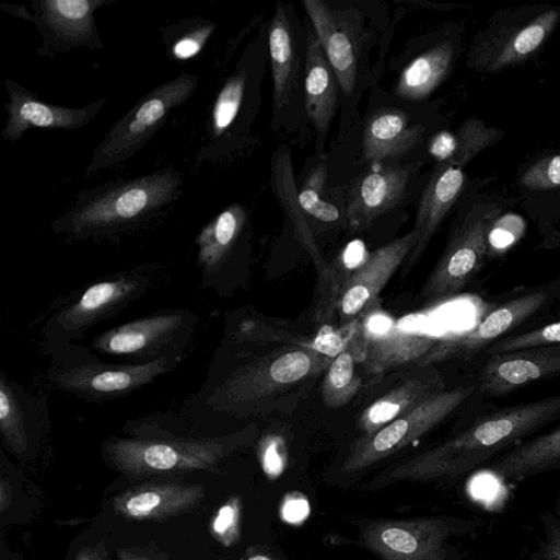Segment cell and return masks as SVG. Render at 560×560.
I'll use <instances>...</instances> for the list:
<instances>
[{"instance_id":"6da1fadb","label":"cell","mask_w":560,"mask_h":560,"mask_svg":"<svg viewBox=\"0 0 560 560\" xmlns=\"http://www.w3.org/2000/svg\"><path fill=\"white\" fill-rule=\"evenodd\" d=\"M559 421L560 394L491 411L446 441L386 468L368 490L401 481L456 479Z\"/></svg>"},{"instance_id":"7a4b0ae2","label":"cell","mask_w":560,"mask_h":560,"mask_svg":"<svg viewBox=\"0 0 560 560\" xmlns=\"http://www.w3.org/2000/svg\"><path fill=\"white\" fill-rule=\"evenodd\" d=\"M334 357L317 346H285L205 385L190 408L233 418L291 412Z\"/></svg>"},{"instance_id":"3957f363","label":"cell","mask_w":560,"mask_h":560,"mask_svg":"<svg viewBox=\"0 0 560 560\" xmlns=\"http://www.w3.org/2000/svg\"><path fill=\"white\" fill-rule=\"evenodd\" d=\"M131 438L114 436L103 444L104 457L130 478L153 475L207 471L221 474V464L252 446L259 429L256 423L224 435L192 438L168 433L156 422L131 424Z\"/></svg>"},{"instance_id":"277c9868","label":"cell","mask_w":560,"mask_h":560,"mask_svg":"<svg viewBox=\"0 0 560 560\" xmlns=\"http://www.w3.org/2000/svg\"><path fill=\"white\" fill-rule=\"evenodd\" d=\"M182 183L180 174L167 168L83 191L52 230L72 240L114 234L173 201Z\"/></svg>"},{"instance_id":"5b68a950","label":"cell","mask_w":560,"mask_h":560,"mask_svg":"<svg viewBox=\"0 0 560 560\" xmlns=\"http://www.w3.org/2000/svg\"><path fill=\"white\" fill-rule=\"evenodd\" d=\"M48 381L57 389L85 401L126 397L176 369L183 357H164L147 363H110L90 348L69 343L48 352Z\"/></svg>"},{"instance_id":"8992f818","label":"cell","mask_w":560,"mask_h":560,"mask_svg":"<svg viewBox=\"0 0 560 560\" xmlns=\"http://www.w3.org/2000/svg\"><path fill=\"white\" fill-rule=\"evenodd\" d=\"M559 23L560 5L536 3L497 10L474 36L467 67L497 73L524 65L542 49Z\"/></svg>"},{"instance_id":"52a82bcc","label":"cell","mask_w":560,"mask_h":560,"mask_svg":"<svg viewBox=\"0 0 560 560\" xmlns=\"http://www.w3.org/2000/svg\"><path fill=\"white\" fill-rule=\"evenodd\" d=\"M158 276V268L138 267L108 276L72 294L46 319L42 329L44 349L49 352L83 339L94 325L143 296Z\"/></svg>"},{"instance_id":"ba28073f","label":"cell","mask_w":560,"mask_h":560,"mask_svg":"<svg viewBox=\"0 0 560 560\" xmlns=\"http://www.w3.org/2000/svg\"><path fill=\"white\" fill-rule=\"evenodd\" d=\"M505 201L481 196L465 206L450 230L444 250L423 283L427 302H440L457 295L490 258L487 232L504 210Z\"/></svg>"},{"instance_id":"9c48e42d","label":"cell","mask_w":560,"mask_h":560,"mask_svg":"<svg viewBox=\"0 0 560 560\" xmlns=\"http://www.w3.org/2000/svg\"><path fill=\"white\" fill-rule=\"evenodd\" d=\"M559 300L560 278L525 289L491 308L470 329L440 337L416 366L435 365L453 359H472L494 342L542 316Z\"/></svg>"},{"instance_id":"30bf717a","label":"cell","mask_w":560,"mask_h":560,"mask_svg":"<svg viewBox=\"0 0 560 560\" xmlns=\"http://www.w3.org/2000/svg\"><path fill=\"white\" fill-rule=\"evenodd\" d=\"M198 323L189 310H162L107 329L89 348L127 363H147L164 357H183Z\"/></svg>"},{"instance_id":"8fae6325","label":"cell","mask_w":560,"mask_h":560,"mask_svg":"<svg viewBox=\"0 0 560 560\" xmlns=\"http://www.w3.org/2000/svg\"><path fill=\"white\" fill-rule=\"evenodd\" d=\"M198 78L180 73L145 94L94 149L85 173L114 166L135 155L163 126L168 113L194 93Z\"/></svg>"},{"instance_id":"7c38bea8","label":"cell","mask_w":560,"mask_h":560,"mask_svg":"<svg viewBox=\"0 0 560 560\" xmlns=\"http://www.w3.org/2000/svg\"><path fill=\"white\" fill-rule=\"evenodd\" d=\"M477 394L476 384L444 389L350 445L341 471L364 470L423 436Z\"/></svg>"},{"instance_id":"4fadbf2b","label":"cell","mask_w":560,"mask_h":560,"mask_svg":"<svg viewBox=\"0 0 560 560\" xmlns=\"http://www.w3.org/2000/svg\"><path fill=\"white\" fill-rule=\"evenodd\" d=\"M471 525L452 516L373 518L357 523L360 544L380 560H447L448 539Z\"/></svg>"},{"instance_id":"5bb4252c","label":"cell","mask_w":560,"mask_h":560,"mask_svg":"<svg viewBox=\"0 0 560 560\" xmlns=\"http://www.w3.org/2000/svg\"><path fill=\"white\" fill-rule=\"evenodd\" d=\"M348 338L371 378L417 363L440 339L400 325L375 306L353 322Z\"/></svg>"},{"instance_id":"9a60e30c","label":"cell","mask_w":560,"mask_h":560,"mask_svg":"<svg viewBox=\"0 0 560 560\" xmlns=\"http://www.w3.org/2000/svg\"><path fill=\"white\" fill-rule=\"evenodd\" d=\"M415 245L412 231L370 253L340 287L334 313L350 325L374 307L380 293Z\"/></svg>"},{"instance_id":"2e32d148","label":"cell","mask_w":560,"mask_h":560,"mask_svg":"<svg viewBox=\"0 0 560 560\" xmlns=\"http://www.w3.org/2000/svg\"><path fill=\"white\" fill-rule=\"evenodd\" d=\"M560 376V343L487 355L476 384L483 398L510 395Z\"/></svg>"},{"instance_id":"e0dca14e","label":"cell","mask_w":560,"mask_h":560,"mask_svg":"<svg viewBox=\"0 0 560 560\" xmlns=\"http://www.w3.org/2000/svg\"><path fill=\"white\" fill-rule=\"evenodd\" d=\"M9 103L5 104L8 118L1 131L2 138L15 142L32 127L75 130L89 124L102 108L105 100L70 108L47 104L12 80H5Z\"/></svg>"},{"instance_id":"ac0fdd59","label":"cell","mask_w":560,"mask_h":560,"mask_svg":"<svg viewBox=\"0 0 560 560\" xmlns=\"http://www.w3.org/2000/svg\"><path fill=\"white\" fill-rule=\"evenodd\" d=\"M302 3L340 89L350 94L357 80L360 49L359 32L352 19L323 1L304 0Z\"/></svg>"},{"instance_id":"d6986e66","label":"cell","mask_w":560,"mask_h":560,"mask_svg":"<svg viewBox=\"0 0 560 560\" xmlns=\"http://www.w3.org/2000/svg\"><path fill=\"white\" fill-rule=\"evenodd\" d=\"M464 168L438 164L420 198L415 226V245L402 264V275L409 272L427 249L440 224L459 199L466 187Z\"/></svg>"},{"instance_id":"ffe728a7","label":"cell","mask_w":560,"mask_h":560,"mask_svg":"<svg viewBox=\"0 0 560 560\" xmlns=\"http://www.w3.org/2000/svg\"><path fill=\"white\" fill-rule=\"evenodd\" d=\"M411 165L385 166L362 176L353 185L346 206L351 232L363 231L380 215L394 209L407 191Z\"/></svg>"},{"instance_id":"44dd1931","label":"cell","mask_w":560,"mask_h":560,"mask_svg":"<svg viewBox=\"0 0 560 560\" xmlns=\"http://www.w3.org/2000/svg\"><path fill=\"white\" fill-rule=\"evenodd\" d=\"M203 498L201 485L145 483L117 495L113 508L116 514L130 520H164L191 511Z\"/></svg>"},{"instance_id":"7402d4cb","label":"cell","mask_w":560,"mask_h":560,"mask_svg":"<svg viewBox=\"0 0 560 560\" xmlns=\"http://www.w3.org/2000/svg\"><path fill=\"white\" fill-rule=\"evenodd\" d=\"M444 389V377L434 365L417 366L413 373L362 411L358 421L361 435L373 434L395 418Z\"/></svg>"},{"instance_id":"603a6c76","label":"cell","mask_w":560,"mask_h":560,"mask_svg":"<svg viewBox=\"0 0 560 560\" xmlns=\"http://www.w3.org/2000/svg\"><path fill=\"white\" fill-rule=\"evenodd\" d=\"M486 468L505 482L560 469V423L523 441L488 463Z\"/></svg>"},{"instance_id":"cb8c5ba5","label":"cell","mask_w":560,"mask_h":560,"mask_svg":"<svg viewBox=\"0 0 560 560\" xmlns=\"http://www.w3.org/2000/svg\"><path fill=\"white\" fill-rule=\"evenodd\" d=\"M305 107L315 128L326 133L337 107L338 81L314 32L306 36Z\"/></svg>"},{"instance_id":"d4e9b609","label":"cell","mask_w":560,"mask_h":560,"mask_svg":"<svg viewBox=\"0 0 560 560\" xmlns=\"http://www.w3.org/2000/svg\"><path fill=\"white\" fill-rule=\"evenodd\" d=\"M246 211L234 203L209 222L196 238L197 265L201 272V284L213 285L226 265L233 247L244 228Z\"/></svg>"},{"instance_id":"484cf974","label":"cell","mask_w":560,"mask_h":560,"mask_svg":"<svg viewBox=\"0 0 560 560\" xmlns=\"http://www.w3.org/2000/svg\"><path fill=\"white\" fill-rule=\"evenodd\" d=\"M505 132L485 120L470 117L454 130H442L429 141V153L438 164L464 168L485 149L499 142Z\"/></svg>"},{"instance_id":"4316f807","label":"cell","mask_w":560,"mask_h":560,"mask_svg":"<svg viewBox=\"0 0 560 560\" xmlns=\"http://www.w3.org/2000/svg\"><path fill=\"white\" fill-rule=\"evenodd\" d=\"M422 128L410 126L401 110L382 109L373 113L363 131V154L366 161L380 162L411 150L421 139Z\"/></svg>"},{"instance_id":"83f0119b","label":"cell","mask_w":560,"mask_h":560,"mask_svg":"<svg viewBox=\"0 0 560 560\" xmlns=\"http://www.w3.org/2000/svg\"><path fill=\"white\" fill-rule=\"evenodd\" d=\"M456 57L454 39H444L415 58L400 73L396 94L404 100L428 97L451 73Z\"/></svg>"},{"instance_id":"f1b7e54d","label":"cell","mask_w":560,"mask_h":560,"mask_svg":"<svg viewBox=\"0 0 560 560\" xmlns=\"http://www.w3.org/2000/svg\"><path fill=\"white\" fill-rule=\"evenodd\" d=\"M269 52L273 80V105H287L296 86L299 51L287 10L278 5L269 27Z\"/></svg>"},{"instance_id":"f546056e","label":"cell","mask_w":560,"mask_h":560,"mask_svg":"<svg viewBox=\"0 0 560 560\" xmlns=\"http://www.w3.org/2000/svg\"><path fill=\"white\" fill-rule=\"evenodd\" d=\"M35 398L27 396L14 381L0 374V433L3 443L14 454L25 453L31 430L42 420Z\"/></svg>"},{"instance_id":"4dcf8cb0","label":"cell","mask_w":560,"mask_h":560,"mask_svg":"<svg viewBox=\"0 0 560 560\" xmlns=\"http://www.w3.org/2000/svg\"><path fill=\"white\" fill-rule=\"evenodd\" d=\"M104 0H45L37 12L56 37L66 45H89L95 36L93 13Z\"/></svg>"},{"instance_id":"1f68e13d","label":"cell","mask_w":560,"mask_h":560,"mask_svg":"<svg viewBox=\"0 0 560 560\" xmlns=\"http://www.w3.org/2000/svg\"><path fill=\"white\" fill-rule=\"evenodd\" d=\"M276 158L277 159H275L272 166V177L277 196L288 215L291 218L295 228V233L304 248L310 254L318 270L319 277L327 279L330 275L331 267L322 256L311 228L305 220L303 214L304 212L299 203L290 159L284 154H278Z\"/></svg>"},{"instance_id":"d6a6232c","label":"cell","mask_w":560,"mask_h":560,"mask_svg":"<svg viewBox=\"0 0 560 560\" xmlns=\"http://www.w3.org/2000/svg\"><path fill=\"white\" fill-rule=\"evenodd\" d=\"M358 358L348 338L324 372L320 395L326 407L341 408L359 393L363 380L358 374Z\"/></svg>"},{"instance_id":"836d02e7","label":"cell","mask_w":560,"mask_h":560,"mask_svg":"<svg viewBox=\"0 0 560 560\" xmlns=\"http://www.w3.org/2000/svg\"><path fill=\"white\" fill-rule=\"evenodd\" d=\"M326 183V166L319 164L304 180L298 191V200L305 214L323 223H335L340 220L341 211L331 200L323 198Z\"/></svg>"},{"instance_id":"e575fe53","label":"cell","mask_w":560,"mask_h":560,"mask_svg":"<svg viewBox=\"0 0 560 560\" xmlns=\"http://www.w3.org/2000/svg\"><path fill=\"white\" fill-rule=\"evenodd\" d=\"M555 343H560V319L513 332L488 347L481 354L487 357Z\"/></svg>"},{"instance_id":"d590c367","label":"cell","mask_w":560,"mask_h":560,"mask_svg":"<svg viewBox=\"0 0 560 560\" xmlns=\"http://www.w3.org/2000/svg\"><path fill=\"white\" fill-rule=\"evenodd\" d=\"M245 89V77L237 73L229 78L218 94L212 110V127L215 136H220L234 120L242 104Z\"/></svg>"},{"instance_id":"8d00e7d4","label":"cell","mask_w":560,"mask_h":560,"mask_svg":"<svg viewBox=\"0 0 560 560\" xmlns=\"http://www.w3.org/2000/svg\"><path fill=\"white\" fill-rule=\"evenodd\" d=\"M518 182L525 189L534 191L560 188V152L530 163L520 175Z\"/></svg>"},{"instance_id":"74e56055","label":"cell","mask_w":560,"mask_h":560,"mask_svg":"<svg viewBox=\"0 0 560 560\" xmlns=\"http://www.w3.org/2000/svg\"><path fill=\"white\" fill-rule=\"evenodd\" d=\"M525 232V222L518 214L500 213L490 224L487 232L489 257L499 255L514 245Z\"/></svg>"},{"instance_id":"f35d334b","label":"cell","mask_w":560,"mask_h":560,"mask_svg":"<svg viewBox=\"0 0 560 560\" xmlns=\"http://www.w3.org/2000/svg\"><path fill=\"white\" fill-rule=\"evenodd\" d=\"M241 511L242 500L233 497L220 506L212 520L211 533L224 547H231L240 540Z\"/></svg>"},{"instance_id":"ab89813d","label":"cell","mask_w":560,"mask_h":560,"mask_svg":"<svg viewBox=\"0 0 560 560\" xmlns=\"http://www.w3.org/2000/svg\"><path fill=\"white\" fill-rule=\"evenodd\" d=\"M283 443L278 438H267L260 441L259 459L265 474L270 478H277L284 469L285 457Z\"/></svg>"},{"instance_id":"60d3db41","label":"cell","mask_w":560,"mask_h":560,"mask_svg":"<svg viewBox=\"0 0 560 560\" xmlns=\"http://www.w3.org/2000/svg\"><path fill=\"white\" fill-rule=\"evenodd\" d=\"M213 28V24H208L183 36L173 46L174 56L178 59H188L195 56L200 51Z\"/></svg>"},{"instance_id":"b9f144b4","label":"cell","mask_w":560,"mask_h":560,"mask_svg":"<svg viewBox=\"0 0 560 560\" xmlns=\"http://www.w3.org/2000/svg\"><path fill=\"white\" fill-rule=\"evenodd\" d=\"M310 513V504L307 499L299 493H289L282 503V518L289 523H300L304 521Z\"/></svg>"},{"instance_id":"7bdbcfd3","label":"cell","mask_w":560,"mask_h":560,"mask_svg":"<svg viewBox=\"0 0 560 560\" xmlns=\"http://www.w3.org/2000/svg\"><path fill=\"white\" fill-rule=\"evenodd\" d=\"M544 560H560V527L552 526L542 545Z\"/></svg>"},{"instance_id":"ee69618b","label":"cell","mask_w":560,"mask_h":560,"mask_svg":"<svg viewBox=\"0 0 560 560\" xmlns=\"http://www.w3.org/2000/svg\"><path fill=\"white\" fill-rule=\"evenodd\" d=\"M11 503V488L10 485L5 482L4 479L1 480L0 483V508L3 513Z\"/></svg>"},{"instance_id":"f6af8a7d","label":"cell","mask_w":560,"mask_h":560,"mask_svg":"<svg viewBox=\"0 0 560 560\" xmlns=\"http://www.w3.org/2000/svg\"><path fill=\"white\" fill-rule=\"evenodd\" d=\"M247 560H273V559H271L270 557L265 556V555H255V556L248 558Z\"/></svg>"}]
</instances>
